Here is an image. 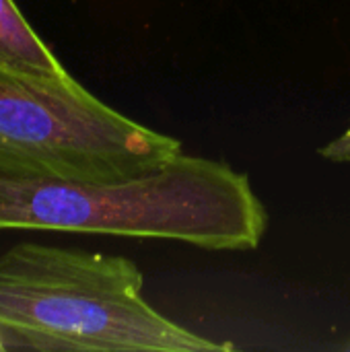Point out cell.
<instances>
[{
    "mask_svg": "<svg viewBox=\"0 0 350 352\" xmlns=\"http://www.w3.org/2000/svg\"><path fill=\"white\" fill-rule=\"evenodd\" d=\"M182 142L116 111L74 76L37 78L0 64V165L87 182L136 177Z\"/></svg>",
    "mask_w": 350,
    "mask_h": 352,
    "instance_id": "obj_3",
    "label": "cell"
},
{
    "mask_svg": "<svg viewBox=\"0 0 350 352\" xmlns=\"http://www.w3.org/2000/svg\"><path fill=\"white\" fill-rule=\"evenodd\" d=\"M320 155L332 163H342L350 165V120L344 128V132H340L334 140H330L328 144H324L320 148Z\"/></svg>",
    "mask_w": 350,
    "mask_h": 352,
    "instance_id": "obj_5",
    "label": "cell"
},
{
    "mask_svg": "<svg viewBox=\"0 0 350 352\" xmlns=\"http://www.w3.org/2000/svg\"><path fill=\"white\" fill-rule=\"evenodd\" d=\"M0 352H2V342H0Z\"/></svg>",
    "mask_w": 350,
    "mask_h": 352,
    "instance_id": "obj_6",
    "label": "cell"
},
{
    "mask_svg": "<svg viewBox=\"0 0 350 352\" xmlns=\"http://www.w3.org/2000/svg\"><path fill=\"white\" fill-rule=\"evenodd\" d=\"M142 272L122 256L17 243L0 254L2 352H225L142 297Z\"/></svg>",
    "mask_w": 350,
    "mask_h": 352,
    "instance_id": "obj_2",
    "label": "cell"
},
{
    "mask_svg": "<svg viewBox=\"0 0 350 352\" xmlns=\"http://www.w3.org/2000/svg\"><path fill=\"white\" fill-rule=\"evenodd\" d=\"M349 351H350V344H349Z\"/></svg>",
    "mask_w": 350,
    "mask_h": 352,
    "instance_id": "obj_7",
    "label": "cell"
},
{
    "mask_svg": "<svg viewBox=\"0 0 350 352\" xmlns=\"http://www.w3.org/2000/svg\"><path fill=\"white\" fill-rule=\"evenodd\" d=\"M0 64L37 78L72 76L33 31L14 0H0Z\"/></svg>",
    "mask_w": 350,
    "mask_h": 352,
    "instance_id": "obj_4",
    "label": "cell"
},
{
    "mask_svg": "<svg viewBox=\"0 0 350 352\" xmlns=\"http://www.w3.org/2000/svg\"><path fill=\"white\" fill-rule=\"evenodd\" d=\"M37 229L256 250L268 210L245 173L184 151L120 182L0 165V231Z\"/></svg>",
    "mask_w": 350,
    "mask_h": 352,
    "instance_id": "obj_1",
    "label": "cell"
}]
</instances>
